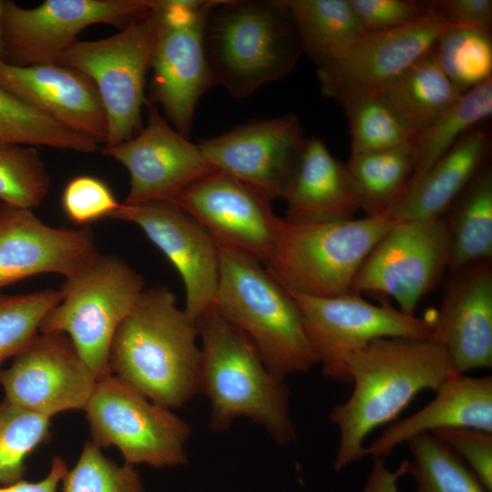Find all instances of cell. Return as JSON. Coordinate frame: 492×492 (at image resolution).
Listing matches in <instances>:
<instances>
[{"mask_svg":"<svg viewBox=\"0 0 492 492\" xmlns=\"http://www.w3.org/2000/svg\"><path fill=\"white\" fill-rule=\"evenodd\" d=\"M0 88L64 128L105 143L106 112L84 73L57 63L19 67L0 59Z\"/></svg>","mask_w":492,"mask_h":492,"instance_id":"cell-22","label":"cell"},{"mask_svg":"<svg viewBox=\"0 0 492 492\" xmlns=\"http://www.w3.org/2000/svg\"><path fill=\"white\" fill-rule=\"evenodd\" d=\"M398 222L385 215L334 221L281 218L267 271L283 286L317 297L350 293L374 245Z\"/></svg>","mask_w":492,"mask_h":492,"instance_id":"cell-6","label":"cell"},{"mask_svg":"<svg viewBox=\"0 0 492 492\" xmlns=\"http://www.w3.org/2000/svg\"><path fill=\"white\" fill-rule=\"evenodd\" d=\"M144 279L123 260L98 254L61 286L62 300L43 319L39 333L67 334L99 381L110 374L114 334L144 291Z\"/></svg>","mask_w":492,"mask_h":492,"instance_id":"cell-7","label":"cell"},{"mask_svg":"<svg viewBox=\"0 0 492 492\" xmlns=\"http://www.w3.org/2000/svg\"><path fill=\"white\" fill-rule=\"evenodd\" d=\"M67 471L65 460L55 456L51 459L47 475L37 482L21 479L9 485L0 484V492H56V488Z\"/></svg>","mask_w":492,"mask_h":492,"instance_id":"cell-43","label":"cell"},{"mask_svg":"<svg viewBox=\"0 0 492 492\" xmlns=\"http://www.w3.org/2000/svg\"><path fill=\"white\" fill-rule=\"evenodd\" d=\"M138 226L176 268L184 284V312L197 321L213 306L220 256L209 232L178 205L169 201L120 203L111 216Z\"/></svg>","mask_w":492,"mask_h":492,"instance_id":"cell-18","label":"cell"},{"mask_svg":"<svg viewBox=\"0 0 492 492\" xmlns=\"http://www.w3.org/2000/svg\"><path fill=\"white\" fill-rule=\"evenodd\" d=\"M450 28L427 6L425 15L413 24L365 32L317 67L322 91L331 98L344 90L377 89L431 51Z\"/></svg>","mask_w":492,"mask_h":492,"instance_id":"cell-19","label":"cell"},{"mask_svg":"<svg viewBox=\"0 0 492 492\" xmlns=\"http://www.w3.org/2000/svg\"><path fill=\"white\" fill-rule=\"evenodd\" d=\"M50 437V418L0 401V484L23 479L26 459Z\"/></svg>","mask_w":492,"mask_h":492,"instance_id":"cell-35","label":"cell"},{"mask_svg":"<svg viewBox=\"0 0 492 492\" xmlns=\"http://www.w3.org/2000/svg\"><path fill=\"white\" fill-rule=\"evenodd\" d=\"M346 367L352 394L330 413L339 430L336 471L365 456L372 431L395 419L420 392L436 391L454 374L443 347L419 338L373 340L350 354Z\"/></svg>","mask_w":492,"mask_h":492,"instance_id":"cell-1","label":"cell"},{"mask_svg":"<svg viewBox=\"0 0 492 492\" xmlns=\"http://www.w3.org/2000/svg\"><path fill=\"white\" fill-rule=\"evenodd\" d=\"M428 8L451 27L491 33V0L426 1Z\"/></svg>","mask_w":492,"mask_h":492,"instance_id":"cell-42","label":"cell"},{"mask_svg":"<svg viewBox=\"0 0 492 492\" xmlns=\"http://www.w3.org/2000/svg\"><path fill=\"white\" fill-rule=\"evenodd\" d=\"M5 0H0V59L4 58L3 36H2V14Z\"/></svg>","mask_w":492,"mask_h":492,"instance_id":"cell-45","label":"cell"},{"mask_svg":"<svg viewBox=\"0 0 492 492\" xmlns=\"http://www.w3.org/2000/svg\"><path fill=\"white\" fill-rule=\"evenodd\" d=\"M97 380L70 338L38 333L6 368H0L5 398L50 418L67 410H84Z\"/></svg>","mask_w":492,"mask_h":492,"instance_id":"cell-14","label":"cell"},{"mask_svg":"<svg viewBox=\"0 0 492 492\" xmlns=\"http://www.w3.org/2000/svg\"><path fill=\"white\" fill-rule=\"evenodd\" d=\"M450 241L448 270L492 259V169L486 164L444 214Z\"/></svg>","mask_w":492,"mask_h":492,"instance_id":"cell-27","label":"cell"},{"mask_svg":"<svg viewBox=\"0 0 492 492\" xmlns=\"http://www.w3.org/2000/svg\"><path fill=\"white\" fill-rule=\"evenodd\" d=\"M84 411L91 441L116 446L125 463L156 468L187 464L190 425L114 374L97 382Z\"/></svg>","mask_w":492,"mask_h":492,"instance_id":"cell-10","label":"cell"},{"mask_svg":"<svg viewBox=\"0 0 492 492\" xmlns=\"http://www.w3.org/2000/svg\"><path fill=\"white\" fill-rule=\"evenodd\" d=\"M434 52L442 71L461 94L492 78L491 33L453 27L437 39Z\"/></svg>","mask_w":492,"mask_h":492,"instance_id":"cell-34","label":"cell"},{"mask_svg":"<svg viewBox=\"0 0 492 492\" xmlns=\"http://www.w3.org/2000/svg\"><path fill=\"white\" fill-rule=\"evenodd\" d=\"M154 9L111 36L77 40L56 61L84 73L95 84L108 120L104 148L128 141L140 130L146 77L157 37Z\"/></svg>","mask_w":492,"mask_h":492,"instance_id":"cell-8","label":"cell"},{"mask_svg":"<svg viewBox=\"0 0 492 492\" xmlns=\"http://www.w3.org/2000/svg\"><path fill=\"white\" fill-rule=\"evenodd\" d=\"M412 460L406 475L415 481V492H487L464 462L432 434H421L406 442Z\"/></svg>","mask_w":492,"mask_h":492,"instance_id":"cell-32","label":"cell"},{"mask_svg":"<svg viewBox=\"0 0 492 492\" xmlns=\"http://www.w3.org/2000/svg\"><path fill=\"white\" fill-rule=\"evenodd\" d=\"M159 0H46L33 8L4 1V58L28 67L56 63L78 34L95 24L120 29L153 10Z\"/></svg>","mask_w":492,"mask_h":492,"instance_id":"cell-12","label":"cell"},{"mask_svg":"<svg viewBox=\"0 0 492 492\" xmlns=\"http://www.w3.org/2000/svg\"><path fill=\"white\" fill-rule=\"evenodd\" d=\"M435 398L415 414L384 429L365 456L384 458L415 436L447 428H473L492 433V377L454 374L436 390Z\"/></svg>","mask_w":492,"mask_h":492,"instance_id":"cell-24","label":"cell"},{"mask_svg":"<svg viewBox=\"0 0 492 492\" xmlns=\"http://www.w3.org/2000/svg\"><path fill=\"white\" fill-rule=\"evenodd\" d=\"M492 115V78L463 93L413 142L414 173L420 174L469 129Z\"/></svg>","mask_w":492,"mask_h":492,"instance_id":"cell-30","label":"cell"},{"mask_svg":"<svg viewBox=\"0 0 492 492\" xmlns=\"http://www.w3.org/2000/svg\"><path fill=\"white\" fill-rule=\"evenodd\" d=\"M283 287L302 313L306 334L326 379L350 383L347 358L373 340L431 338L436 310L416 317L386 302L380 305L369 302L360 294L317 297Z\"/></svg>","mask_w":492,"mask_h":492,"instance_id":"cell-11","label":"cell"},{"mask_svg":"<svg viewBox=\"0 0 492 492\" xmlns=\"http://www.w3.org/2000/svg\"><path fill=\"white\" fill-rule=\"evenodd\" d=\"M61 300L60 289L18 295L0 292V368L36 337L45 316Z\"/></svg>","mask_w":492,"mask_h":492,"instance_id":"cell-37","label":"cell"},{"mask_svg":"<svg viewBox=\"0 0 492 492\" xmlns=\"http://www.w3.org/2000/svg\"><path fill=\"white\" fill-rule=\"evenodd\" d=\"M2 208H3V203L0 202V212L2 210Z\"/></svg>","mask_w":492,"mask_h":492,"instance_id":"cell-46","label":"cell"},{"mask_svg":"<svg viewBox=\"0 0 492 492\" xmlns=\"http://www.w3.org/2000/svg\"><path fill=\"white\" fill-rule=\"evenodd\" d=\"M147 124L136 136L101 152L121 163L129 173L124 203L174 202L186 188L215 171L198 144L177 131L147 98Z\"/></svg>","mask_w":492,"mask_h":492,"instance_id":"cell-16","label":"cell"},{"mask_svg":"<svg viewBox=\"0 0 492 492\" xmlns=\"http://www.w3.org/2000/svg\"><path fill=\"white\" fill-rule=\"evenodd\" d=\"M214 83L236 98L287 77L302 51L282 0H219L205 26Z\"/></svg>","mask_w":492,"mask_h":492,"instance_id":"cell-4","label":"cell"},{"mask_svg":"<svg viewBox=\"0 0 492 492\" xmlns=\"http://www.w3.org/2000/svg\"><path fill=\"white\" fill-rule=\"evenodd\" d=\"M0 143L45 146L91 153L98 149L93 138L71 131L0 88Z\"/></svg>","mask_w":492,"mask_h":492,"instance_id":"cell-33","label":"cell"},{"mask_svg":"<svg viewBox=\"0 0 492 492\" xmlns=\"http://www.w3.org/2000/svg\"><path fill=\"white\" fill-rule=\"evenodd\" d=\"M219 0H159L149 97L189 138L197 105L214 83L205 46L207 17Z\"/></svg>","mask_w":492,"mask_h":492,"instance_id":"cell-9","label":"cell"},{"mask_svg":"<svg viewBox=\"0 0 492 492\" xmlns=\"http://www.w3.org/2000/svg\"><path fill=\"white\" fill-rule=\"evenodd\" d=\"M217 246L215 310L249 338L276 376L285 379L309 372L318 358L294 300L261 263Z\"/></svg>","mask_w":492,"mask_h":492,"instance_id":"cell-5","label":"cell"},{"mask_svg":"<svg viewBox=\"0 0 492 492\" xmlns=\"http://www.w3.org/2000/svg\"><path fill=\"white\" fill-rule=\"evenodd\" d=\"M219 244L265 265L278 221L271 201L254 189L215 170L195 181L174 202Z\"/></svg>","mask_w":492,"mask_h":492,"instance_id":"cell-17","label":"cell"},{"mask_svg":"<svg viewBox=\"0 0 492 492\" xmlns=\"http://www.w3.org/2000/svg\"><path fill=\"white\" fill-rule=\"evenodd\" d=\"M345 165L359 209L367 217L383 215L414 173L413 145L351 153Z\"/></svg>","mask_w":492,"mask_h":492,"instance_id":"cell-28","label":"cell"},{"mask_svg":"<svg viewBox=\"0 0 492 492\" xmlns=\"http://www.w3.org/2000/svg\"><path fill=\"white\" fill-rule=\"evenodd\" d=\"M305 141L299 118L287 114L243 123L198 145L216 170L272 202L282 199Z\"/></svg>","mask_w":492,"mask_h":492,"instance_id":"cell-15","label":"cell"},{"mask_svg":"<svg viewBox=\"0 0 492 492\" xmlns=\"http://www.w3.org/2000/svg\"><path fill=\"white\" fill-rule=\"evenodd\" d=\"M98 255L87 230L54 228L33 210L3 204L0 212V289L41 273L68 278Z\"/></svg>","mask_w":492,"mask_h":492,"instance_id":"cell-21","label":"cell"},{"mask_svg":"<svg viewBox=\"0 0 492 492\" xmlns=\"http://www.w3.org/2000/svg\"><path fill=\"white\" fill-rule=\"evenodd\" d=\"M282 199L291 221L346 220L360 210L345 163L315 136L306 138Z\"/></svg>","mask_w":492,"mask_h":492,"instance_id":"cell-25","label":"cell"},{"mask_svg":"<svg viewBox=\"0 0 492 492\" xmlns=\"http://www.w3.org/2000/svg\"><path fill=\"white\" fill-rule=\"evenodd\" d=\"M406 476V460L395 470H390L384 458H374V463L363 492H399L397 482Z\"/></svg>","mask_w":492,"mask_h":492,"instance_id":"cell-44","label":"cell"},{"mask_svg":"<svg viewBox=\"0 0 492 492\" xmlns=\"http://www.w3.org/2000/svg\"><path fill=\"white\" fill-rule=\"evenodd\" d=\"M61 204L67 217L81 225L111 218L120 205L107 183L89 175L77 176L67 183Z\"/></svg>","mask_w":492,"mask_h":492,"instance_id":"cell-39","label":"cell"},{"mask_svg":"<svg viewBox=\"0 0 492 492\" xmlns=\"http://www.w3.org/2000/svg\"><path fill=\"white\" fill-rule=\"evenodd\" d=\"M302 49L319 67L365 31L349 0H282Z\"/></svg>","mask_w":492,"mask_h":492,"instance_id":"cell-29","label":"cell"},{"mask_svg":"<svg viewBox=\"0 0 492 492\" xmlns=\"http://www.w3.org/2000/svg\"><path fill=\"white\" fill-rule=\"evenodd\" d=\"M331 98L342 107L347 118L351 153L413 142L410 133L374 90H344Z\"/></svg>","mask_w":492,"mask_h":492,"instance_id":"cell-31","label":"cell"},{"mask_svg":"<svg viewBox=\"0 0 492 492\" xmlns=\"http://www.w3.org/2000/svg\"><path fill=\"white\" fill-rule=\"evenodd\" d=\"M450 241L445 215L398 222L372 249L350 293H384L403 313L415 315L449 267Z\"/></svg>","mask_w":492,"mask_h":492,"instance_id":"cell-13","label":"cell"},{"mask_svg":"<svg viewBox=\"0 0 492 492\" xmlns=\"http://www.w3.org/2000/svg\"><path fill=\"white\" fill-rule=\"evenodd\" d=\"M490 151L488 128L485 123L472 128L426 170L413 174L384 215L397 221L444 215L488 163Z\"/></svg>","mask_w":492,"mask_h":492,"instance_id":"cell-23","label":"cell"},{"mask_svg":"<svg viewBox=\"0 0 492 492\" xmlns=\"http://www.w3.org/2000/svg\"><path fill=\"white\" fill-rule=\"evenodd\" d=\"M374 91L405 126L413 141L462 95L442 71L434 47Z\"/></svg>","mask_w":492,"mask_h":492,"instance_id":"cell-26","label":"cell"},{"mask_svg":"<svg viewBox=\"0 0 492 492\" xmlns=\"http://www.w3.org/2000/svg\"><path fill=\"white\" fill-rule=\"evenodd\" d=\"M198 340L197 321L169 287L144 290L112 339L111 374L153 403L179 408L200 393Z\"/></svg>","mask_w":492,"mask_h":492,"instance_id":"cell-2","label":"cell"},{"mask_svg":"<svg viewBox=\"0 0 492 492\" xmlns=\"http://www.w3.org/2000/svg\"><path fill=\"white\" fill-rule=\"evenodd\" d=\"M201 341L200 393L210 403L209 427L229 430L238 417L261 425L273 442L296 437L284 379L273 374L253 343L212 306L198 320Z\"/></svg>","mask_w":492,"mask_h":492,"instance_id":"cell-3","label":"cell"},{"mask_svg":"<svg viewBox=\"0 0 492 492\" xmlns=\"http://www.w3.org/2000/svg\"><path fill=\"white\" fill-rule=\"evenodd\" d=\"M365 32L385 31L416 22L427 13L426 1L349 0Z\"/></svg>","mask_w":492,"mask_h":492,"instance_id":"cell-41","label":"cell"},{"mask_svg":"<svg viewBox=\"0 0 492 492\" xmlns=\"http://www.w3.org/2000/svg\"><path fill=\"white\" fill-rule=\"evenodd\" d=\"M431 340L445 350L454 374L492 366V261L450 270Z\"/></svg>","mask_w":492,"mask_h":492,"instance_id":"cell-20","label":"cell"},{"mask_svg":"<svg viewBox=\"0 0 492 492\" xmlns=\"http://www.w3.org/2000/svg\"><path fill=\"white\" fill-rule=\"evenodd\" d=\"M446 444L492 492V433L473 428H447L431 433Z\"/></svg>","mask_w":492,"mask_h":492,"instance_id":"cell-40","label":"cell"},{"mask_svg":"<svg viewBox=\"0 0 492 492\" xmlns=\"http://www.w3.org/2000/svg\"><path fill=\"white\" fill-rule=\"evenodd\" d=\"M63 492H144L139 473L133 465H118L86 441L73 468L62 480Z\"/></svg>","mask_w":492,"mask_h":492,"instance_id":"cell-38","label":"cell"},{"mask_svg":"<svg viewBox=\"0 0 492 492\" xmlns=\"http://www.w3.org/2000/svg\"><path fill=\"white\" fill-rule=\"evenodd\" d=\"M50 177L36 149L0 143V200L4 205L32 210L48 194Z\"/></svg>","mask_w":492,"mask_h":492,"instance_id":"cell-36","label":"cell"}]
</instances>
